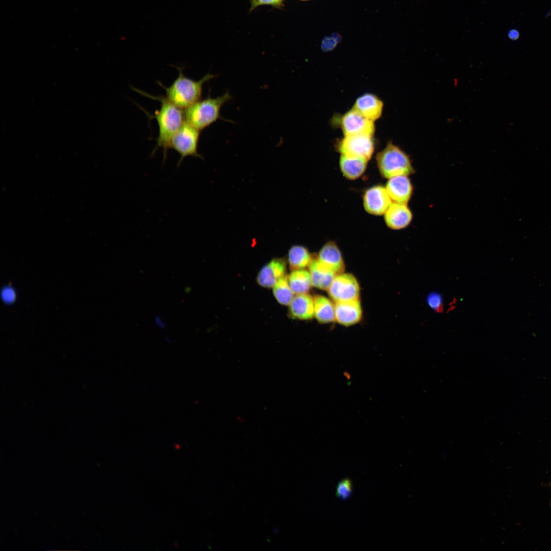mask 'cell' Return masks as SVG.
Listing matches in <instances>:
<instances>
[{"instance_id": "5", "label": "cell", "mask_w": 551, "mask_h": 551, "mask_svg": "<svg viewBox=\"0 0 551 551\" xmlns=\"http://www.w3.org/2000/svg\"><path fill=\"white\" fill-rule=\"evenodd\" d=\"M201 131L185 120L173 136L170 148H173L180 155L179 164L186 157L201 158L197 150Z\"/></svg>"}, {"instance_id": "28", "label": "cell", "mask_w": 551, "mask_h": 551, "mask_svg": "<svg viewBox=\"0 0 551 551\" xmlns=\"http://www.w3.org/2000/svg\"><path fill=\"white\" fill-rule=\"evenodd\" d=\"M518 32L517 31L512 30L510 32L509 35L511 38L513 39H516L518 38Z\"/></svg>"}, {"instance_id": "10", "label": "cell", "mask_w": 551, "mask_h": 551, "mask_svg": "<svg viewBox=\"0 0 551 551\" xmlns=\"http://www.w3.org/2000/svg\"><path fill=\"white\" fill-rule=\"evenodd\" d=\"M316 259L321 266L337 275L344 271L345 265L341 253L334 241H328L322 246Z\"/></svg>"}, {"instance_id": "7", "label": "cell", "mask_w": 551, "mask_h": 551, "mask_svg": "<svg viewBox=\"0 0 551 551\" xmlns=\"http://www.w3.org/2000/svg\"><path fill=\"white\" fill-rule=\"evenodd\" d=\"M327 291L335 303L359 299L360 295L358 282L353 274L348 273L336 276Z\"/></svg>"}, {"instance_id": "26", "label": "cell", "mask_w": 551, "mask_h": 551, "mask_svg": "<svg viewBox=\"0 0 551 551\" xmlns=\"http://www.w3.org/2000/svg\"><path fill=\"white\" fill-rule=\"evenodd\" d=\"M284 0H251V10L262 5H270L273 7H280Z\"/></svg>"}, {"instance_id": "30", "label": "cell", "mask_w": 551, "mask_h": 551, "mask_svg": "<svg viewBox=\"0 0 551 551\" xmlns=\"http://www.w3.org/2000/svg\"><path fill=\"white\" fill-rule=\"evenodd\" d=\"M549 485H551V483H550V484H549Z\"/></svg>"}, {"instance_id": "23", "label": "cell", "mask_w": 551, "mask_h": 551, "mask_svg": "<svg viewBox=\"0 0 551 551\" xmlns=\"http://www.w3.org/2000/svg\"><path fill=\"white\" fill-rule=\"evenodd\" d=\"M353 491L352 481L349 478H345L338 483L336 487V496L341 500H347L352 497Z\"/></svg>"}, {"instance_id": "22", "label": "cell", "mask_w": 551, "mask_h": 551, "mask_svg": "<svg viewBox=\"0 0 551 551\" xmlns=\"http://www.w3.org/2000/svg\"><path fill=\"white\" fill-rule=\"evenodd\" d=\"M273 293L277 300L281 305H289L293 297V293L289 286L288 277L280 278L273 287Z\"/></svg>"}, {"instance_id": "4", "label": "cell", "mask_w": 551, "mask_h": 551, "mask_svg": "<svg viewBox=\"0 0 551 551\" xmlns=\"http://www.w3.org/2000/svg\"><path fill=\"white\" fill-rule=\"evenodd\" d=\"M375 159L379 171L385 178L409 176L414 172L408 155L392 142L377 154Z\"/></svg>"}, {"instance_id": "29", "label": "cell", "mask_w": 551, "mask_h": 551, "mask_svg": "<svg viewBox=\"0 0 551 551\" xmlns=\"http://www.w3.org/2000/svg\"><path fill=\"white\" fill-rule=\"evenodd\" d=\"M300 1H308V0H300Z\"/></svg>"}, {"instance_id": "11", "label": "cell", "mask_w": 551, "mask_h": 551, "mask_svg": "<svg viewBox=\"0 0 551 551\" xmlns=\"http://www.w3.org/2000/svg\"><path fill=\"white\" fill-rule=\"evenodd\" d=\"M335 321L346 327L359 322L362 317L359 299L335 303Z\"/></svg>"}, {"instance_id": "21", "label": "cell", "mask_w": 551, "mask_h": 551, "mask_svg": "<svg viewBox=\"0 0 551 551\" xmlns=\"http://www.w3.org/2000/svg\"><path fill=\"white\" fill-rule=\"evenodd\" d=\"M288 259L290 268L294 270L309 266L313 259L306 247L296 245L289 249Z\"/></svg>"}, {"instance_id": "15", "label": "cell", "mask_w": 551, "mask_h": 551, "mask_svg": "<svg viewBox=\"0 0 551 551\" xmlns=\"http://www.w3.org/2000/svg\"><path fill=\"white\" fill-rule=\"evenodd\" d=\"M383 102L376 95L365 93L355 101L353 108L367 119L374 121L382 115Z\"/></svg>"}, {"instance_id": "13", "label": "cell", "mask_w": 551, "mask_h": 551, "mask_svg": "<svg viewBox=\"0 0 551 551\" xmlns=\"http://www.w3.org/2000/svg\"><path fill=\"white\" fill-rule=\"evenodd\" d=\"M387 226L392 230L406 228L411 222L413 215L407 205L392 202L384 214Z\"/></svg>"}, {"instance_id": "16", "label": "cell", "mask_w": 551, "mask_h": 551, "mask_svg": "<svg viewBox=\"0 0 551 551\" xmlns=\"http://www.w3.org/2000/svg\"><path fill=\"white\" fill-rule=\"evenodd\" d=\"M291 316L300 320H309L314 316V298L310 294L303 293L293 296L289 304Z\"/></svg>"}, {"instance_id": "24", "label": "cell", "mask_w": 551, "mask_h": 551, "mask_svg": "<svg viewBox=\"0 0 551 551\" xmlns=\"http://www.w3.org/2000/svg\"><path fill=\"white\" fill-rule=\"evenodd\" d=\"M429 306L437 313L443 311V304L441 295L437 292L430 293L427 298Z\"/></svg>"}, {"instance_id": "20", "label": "cell", "mask_w": 551, "mask_h": 551, "mask_svg": "<svg viewBox=\"0 0 551 551\" xmlns=\"http://www.w3.org/2000/svg\"><path fill=\"white\" fill-rule=\"evenodd\" d=\"M289 286L295 294L307 293L312 286L309 271L302 269L293 270L288 277Z\"/></svg>"}, {"instance_id": "18", "label": "cell", "mask_w": 551, "mask_h": 551, "mask_svg": "<svg viewBox=\"0 0 551 551\" xmlns=\"http://www.w3.org/2000/svg\"><path fill=\"white\" fill-rule=\"evenodd\" d=\"M313 286L323 290H328L337 274L321 266L316 258L313 259L309 266Z\"/></svg>"}, {"instance_id": "1", "label": "cell", "mask_w": 551, "mask_h": 551, "mask_svg": "<svg viewBox=\"0 0 551 551\" xmlns=\"http://www.w3.org/2000/svg\"><path fill=\"white\" fill-rule=\"evenodd\" d=\"M143 95L160 102L159 110L156 111L154 117L158 126V135L156 139V151L161 147L164 159L167 151L170 148L172 138L185 121L184 111L170 102L166 97L154 96L137 90Z\"/></svg>"}, {"instance_id": "9", "label": "cell", "mask_w": 551, "mask_h": 551, "mask_svg": "<svg viewBox=\"0 0 551 551\" xmlns=\"http://www.w3.org/2000/svg\"><path fill=\"white\" fill-rule=\"evenodd\" d=\"M339 124L344 136L361 134L373 135L375 131L374 122L353 108L340 118Z\"/></svg>"}, {"instance_id": "25", "label": "cell", "mask_w": 551, "mask_h": 551, "mask_svg": "<svg viewBox=\"0 0 551 551\" xmlns=\"http://www.w3.org/2000/svg\"><path fill=\"white\" fill-rule=\"evenodd\" d=\"M341 39V36L338 34H333L330 36L325 37L321 42V48L324 52H328L333 49L338 44Z\"/></svg>"}, {"instance_id": "14", "label": "cell", "mask_w": 551, "mask_h": 551, "mask_svg": "<svg viewBox=\"0 0 551 551\" xmlns=\"http://www.w3.org/2000/svg\"><path fill=\"white\" fill-rule=\"evenodd\" d=\"M286 270V265L284 260L273 259L260 270L257 276V282L263 287H273L285 276Z\"/></svg>"}, {"instance_id": "19", "label": "cell", "mask_w": 551, "mask_h": 551, "mask_svg": "<svg viewBox=\"0 0 551 551\" xmlns=\"http://www.w3.org/2000/svg\"><path fill=\"white\" fill-rule=\"evenodd\" d=\"M314 317L321 323L335 321V304L327 297L316 295L314 297Z\"/></svg>"}, {"instance_id": "2", "label": "cell", "mask_w": 551, "mask_h": 551, "mask_svg": "<svg viewBox=\"0 0 551 551\" xmlns=\"http://www.w3.org/2000/svg\"><path fill=\"white\" fill-rule=\"evenodd\" d=\"M177 69L178 76L170 86L166 87L160 82L158 84L165 90L167 99L185 110L201 99L204 84L216 75L208 73L196 81L185 76L183 68L177 67Z\"/></svg>"}, {"instance_id": "8", "label": "cell", "mask_w": 551, "mask_h": 551, "mask_svg": "<svg viewBox=\"0 0 551 551\" xmlns=\"http://www.w3.org/2000/svg\"><path fill=\"white\" fill-rule=\"evenodd\" d=\"M392 203L385 186L381 185H374L367 189L363 195L364 208L371 215H384Z\"/></svg>"}, {"instance_id": "3", "label": "cell", "mask_w": 551, "mask_h": 551, "mask_svg": "<svg viewBox=\"0 0 551 551\" xmlns=\"http://www.w3.org/2000/svg\"><path fill=\"white\" fill-rule=\"evenodd\" d=\"M231 98V94L227 91L215 98L208 96L205 99H200L185 110V120L202 131L221 118V107Z\"/></svg>"}, {"instance_id": "12", "label": "cell", "mask_w": 551, "mask_h": 551, "mask_svg": "<svg viewBox=\"0 0 551 551\" xmlns=\"http://www.w3.org/2000/svg\"><path fill=\"white\" fill-rule=\"evenodd\" d=\"M392 202L407 205L413 193V186L408 176H398L388 179L385 185Z\"/></svg>"}, {"instance_id": "6", "label": "cell", "mask_w": 551, "mask_h": 551, "mask_svg": "<svg viewBox=\"0 0 551 551\" xmlns=\"http://www.w3.org/2000/svg\"><path fill=\"white\" fill-rule=\"evenodd\" d=\"M338 148L341 155L368 161L374 150L373 135L361 134L344 136L338 143Z\"/></svg>"}, {"instance_id": "27", "label": "cell", "mask_w": 551, "mask_h": 551, "mask_svg": "<svg viewBox=\"0 0 551 551\" xmlns=\"http://www.w3.org/2000/svg\"><path fill=\"white\" fill-rule=\"evenodd\" d=\"M155 322L156 324L160 328L163 329L165 327L166 325L163 320L160 317L156 316L155 318Z\"/></svg>"}, {"instance_id": "17", "label": "cell", "mask_w": 551, "mask_h": 551, "mask_svg": "<svg viewBox=\"0 0 551 551\" xmlns=\"http://www.w3.org/2000/svg\"><path fill=\"white\" fill-rule=\"evenodd\" d=\"M368 160L361 158L341 155L339 168L343 176L350 180L360 178L365 171Z\"/></svg>"}]
</instances>
